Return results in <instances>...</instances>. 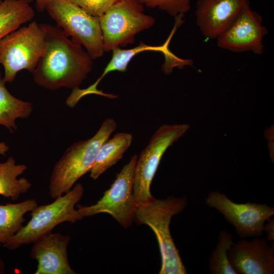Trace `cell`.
Listing matches in <instances>:
<instances>
[{"mask_svg":"<svg viewBox=\"0 0 274 274\" xmlns=\"http://www.w3.org/2000/svg\"><path fill=\"white\" fill-rule=\"evenodd\" d=\"M40 24L45 31L46 47L32 73L34 82L50 90L78 88L91 72L93 59L59 27Z\"/></svg>","mask_w":274,"mask_h":274,"instance_id":"6da1fadb","label":"cell"},{"mask_svg":"<svg viewBox=\"0 0 274 274\" xmlns=\"http://www.w3.org/2000/svg\"><path fill=\"white\" fill-rule=\"evenodd\" d=\"M187 204L185 196H168L164 199L153 197L146 202L136 203L134 220L148 225L158 242L161 258L159 274L187 273L169 230L172 217L182 212Z\"/></svg>","mask_w":274,"mask_h":274,"instance_id":"7a4b0ae2","label":"cell"},{"mask_svg":"<svg viewBox=\"0 0 274 274\" xmlns=\"http://www.w3.org/2000/svg\"><path fill=\"white\" fill-rule=\"evenodd\" d=\"M116 128V121L107 118L93 136L75 142L65 151L50 177L49 193L51 198L55 199L70 191L81 177L90 171L99 148Z\"/></svg>","mask_w":274,"mask_h":274,"instance_id":"3957f363","label":"cell"},{"mask_svg":"<svg viewBox=\"0 0 274 274\" xmlns=\"http://www.w3.org/2000/svg\"><path fill=\"white\" fill-rule=\"evenodd\" d=\"M84 192L83 185L77 183L70 191L54 199L52 202L38 205L31 211V218L27 224L3 246L11 250L17 249L22 245L33 244L52 232L61 223H75L81 220L83 218L75 207L82 199Z\"/></svg>","mask_w":274,"mask_h":274,"instance_id":"277c9868","label":"cell"},{"mask_svg":"<svg viewBox=\"0 0 274 274\" xmlns=\"http://www.w3.org/2000/svg\"><path fill=\"white\" fill-rule=\"evenodd\" d=\"M46 47L44 29L36 21L20 27L0 40V64L4 69L3 80L12 82L17 74L26 70L31 73Z\"/></svg>","mask_w":274,"mask_h":274,"instance_id":"5b68a950","label":"cell"},{"mask_svg":"<svg viewBox=\"0 0 274 274\" xmlns=\"http://www.w3.org/2000/svg\"><path fill=\"white\" fill-rule=\"evenodd\" d=\"M143 6L137 0H119L99 18L105 52L133 43L137 33L154 24Z\"/></svg>","mask_w":274,"mask_h":274,"instance_id":"8992f818","label":"cell"},{"mask_svg":"<svg viewBox=\"0 0 274 274\" xmlns=\"http://www.w3.org/2000/svg\"><path fill=\"white\" fill-rule=\"evenodd\" d=\"M45 10L64 32L83 46L93 59L105 52L99 18L68 0H49Z\"/></svg>","mask_w":274,"mask_h":274,"instance_id":"52a82bcc","label":"cell"},{"mask_svg":"<svg viewBox=\"0 0 274 274\" xmlns=\"http://www.w3.org/2000/svg\"><path fill=\"white\" fill-rule=\"evenodd\" d=\"M189 128L187 124H163L152 135L138 156L135 166L133 195L136 203L146 202L153 197L151 184L164 153Z\"/></svg>","mask_w":274,"mask_h":274,"instance_id":"ba28073f","label":"cell"},{"mask_svg":"<svg viewBox=\"0 0 274 274\" xmlns=\"http://www.w3.org/2000/svg\"><path fill=\"white\" fill-rule=\"evenodd\" d=\"M138 155L134 154L125 164L109 189L95 204L78 206L82 217L100 213L111 215L124 228L129 227L135 219L136 202L133 195V176Z\"/></svg>","mask_w":274,"mask_h":274,"instance_id":"9c48e42d","label":"cell"},{"mask_svg":"<svg viewBox=\"0 0 274 274\" xmlns=\"http://www.w3.org/2000/svg\"><path fill=\"white\" fill-rule=\"evenodd\" d=\"M205 202L220 212L243 238L261 236L265 222L274 215L273 207L250 202L238 203L218 191L209 192Z\"/></svg>","mask_w":274,"mask_h":274,"instance_id":"30bf717a","label":"cell"},{"mask_svg":"<svg viewBox=\"0 0 274 274\" xmlns=\"http://www.w3.org/2000/svg\"><path fill=\"white\" fill-rule=\"evenodd\" d=\"M262 17L245 6L228 28L217 39L219 47L234 52H263V38L268 30L262 24Z\"/></svg>","mask_w":274,"mask_h":274,"instance_id":"8fae6325","label":"cell"},{"mask_svg":"<svg viewBox=\"0 0 274 274\" xmlns=\"http://www.w3.org/2000/svg\"><path fill=\"white\" fill-rule=\"evenodd\" d=\"M177 28V26L175 25L167 39L162 45L151 46L140 42L138 46L133 48L123 49L118 47L113 49L111 59L106 66L100 77L94 84L87 88L80 89L78 87L73 89L72 93L70 94L72 100L75 103H77L81 98L91 94H97L110 98H115L116 95H115L105 93L102 91L98 90V84L110 72L114 71L126 72L130 60L136 55L143 51H152L162 53L165 57V62L163 65L162 69L166 72H170L174 67H181L183 65L184 60L176 56L168 48L170 41Z\"/></svg>","mask_w":274,"mask_h":274,"instance_id":"7c38bea8","label":"cell"},{"mask_svg":"<svg viewBox=\"0 0 274 274\" xmlns=\"http://www.w3.org/2000/svg\"><path fill=\"white\" fill-rule=\"evenodd\" d=\"M227 257L237 274L274 273L273 243L269 245L264 238L233 243L227 251Z\"/></svg>","mask_w":274,"mask_h":274,"instance_id":"4fadbf2b","label":"cell"},{"mask_svg":"<svg viewBox=\"0 0 274 274\" xmlns=\"http://www.w3.org/2000/svg\"><path fill=\"white\" fill-rule=\"evenodd\" d=\"M249 0H198L196 23L204 37L217 39L231 25Z\"/></svg>","mask_w":274,"mask_h":274,"instance_id":"5bb4252c","label":"cell"},{"mask_svg":"<svg viewBox=\"0 0 274 274\" xmlns=\"http://www.w3.org/2000/svg\"><path fill=\"white\" fill-rule=\"evenodd\" d=\"M71 237L60 233H50L33 243L30 257L37 262L35 274H75L71 267L67 246Z\"/></svg>","mask_w":274,"mask_h":274,"instance_id":"9a60e30c","label":"cell"},{"mask_svg":"<svg viewBox=\"0 0 274 274\" xmlns=\"http://www.w3.org/2000/svg\"><path fill=\"white\" fill-rule=\"evenodd\" d=\"M133 136L127 132H118L108 139L99 148L90 172V177L96 180L108 169L121 159L131 145Z\"/></svg>","mask_w":274,"mask_h":274,"instance_id":"2e32d148","label":"cell"},{"mask_svg":"<svg viewBox=\"0 0 274 274\" xmlns=\"http://www.w3.org/2000/svg\"><path fill=\"white\" fill-rule=\"evenodd\" d=\"M27 169L24 164H17L12 156L0 162V195L15 201L21 194L27 192L31 187L26 178L18 177Z\"/></svg>","mask_w":274,"mask_h":274,"instance_id":"e0dca14e","label":"cell"},{"mask_svg":"<svg viewBox=\"0 0 274 274\" xmlns=\"http://www.w3.org/2000/svg\"><path fill=\"white\" fill-rule=\"evenodd\" d=\"M38 206L35 199L0 204V246L10 241L23 226L24 216Z\"/></svg>","mask_w":274,"mask_h":274,"instance_id":"ac0fdd59","label":"cell"},{"mask_svg":"<svg viewBox=\"0 0 274 274\" xmlns=\"http://www.w3.org/2000/svg\"><path fill=\"white\" fill-rule=\"evenodd\" d=\"M0 73V125L11 132L17 129L16 120L27 118L33 110L32 103L16 98L8 91Z\"/></svg>","mask_w":274,"mask_h":274,"instance_id":"d6986e66","label":"cell"},{"mask_svg":"<svg viewBox=\"0 0 274 274\" xmlns=\"http://www.w3.org/2000/svg\"><path fill=\"white\" fill-rule=\"evenodd\" d=\"M35 15L29 3L23 0H3L0 4V40L30 21Z\"/></svg>","mask_w":274,"mask_h":274,"instance_id":"ffe728a7","label":"cell"},{"mask_svg":"<svg viewBox=\"0 0 274 274\" xmlns=\"http://www.w3.org/2000/svg\"><path fill=\"white\" fill-rule=\"evenodd\" d=\"M233 244V236L228 231L224 230L219 232L218 243L209 259L211 274H237L227 257V251Z\"/></svg>","mask_w":274,"mask_h":274,"instance_id":"44dd1931","label":"cell"},{"mask_svg":"<svg viewBox=\"0 0 274 274\" xmlns=\"http://www.w3.org/2000/svg\"><path fill=\"white\" fill-rule=\"evenodd\" d=\"M143 5L158 8L175 17L184 15L190 9L191 0H137Z\"/></svg>","mask_w":274,"mask_h":274,"instance_id":"7402d4cb","label":"cell"},{"mask_svg":"<svg viewBox=\"0 0 274 274\" xmlns=\"http://www.w3.org/2000/svg\"><path fill=\"white\" fill-rule=\"evenodd\" d=\"M90 15L102 16L119 0H68Z\"/></svg>","mask_w":274,"mask_h":274,"instance_id":"603a6c76","label":"cell"},{"mask_svg":"<svg viewBox=\"0 0 274 274\" xmlns=\"http://www.w3.org/2000/svg\"><path fill=\"white\" fill-rule=\"evenodd\" d=\"M266 224L263 226V231L266 233L267 240L268 241H274V220L269 219L267 220Z\"/></svg>","mask_w":274,"mask_h":274,"instance_id":"cb8c5ba5","label":"cell"},{"mask_svg":"<svg viewBox=\"0 0 274 274\" xmlns=\"http://www.w3.org/2000/svg\"><path fill=\"white\" fill-rule=\"evenodd\" d=\"M49 0H35L36 8L38 11L42 12L45 10V7Z\"/></svg>","mask_w":274,"mask_h":274,"instance_id":"d4e9b609","label":"cell"},{"mask_svg":"<svg viewBox=\"0 0 274 274\" xmlns=\"http://www.w3.org/2000/svg\"><path fill=\"white\" fill-rule=\"evenodd\" d=\"M9 150V147L5 142H0V155H5Z\"/></svg>","mask_w":274,"mask_h":274,"instance_id":"484cf974","label":"cell"},{"mask_svg":"<svg viewBox=\"0 0 274 274\" xmlns=\"http://www.w3.org/2000/svg\"><path fill=\"white\" fill-rule=\"evenodd\" d=\"M5 272V264L0 256V274H3Z\"/></svg>","mask_w":274,"mask_h":274,"instance_id":"4316f807","label":"cell"},{"mask_svg":"<svg viewBox=\"0 0 274 274\" xmlns=\"http://www.w3.org/2000/svg\"><path fill=\"white\" fill-rule=\"evenodd\" d=\"M23 1L26 2L28 3H30L32 2H33V1H35V0H23Z\"/></svg>","mask_w":274,"mask_h":274,"instance_id":"83f0119b","label":"cell"},{"mask_svg":"<svg viewBox=\"0 0 274 274\" xmlns=\"http://www.w3.org/2000/svg\"><path fill=\"white\" fill-rule=\"evenodd\" d=\"M3 0H0V4L2 2Z\"/></svg>","mask_w":274,"mask_h":274,"instance_id":"f1b7e54d","label":"cell"}]
</instances>
